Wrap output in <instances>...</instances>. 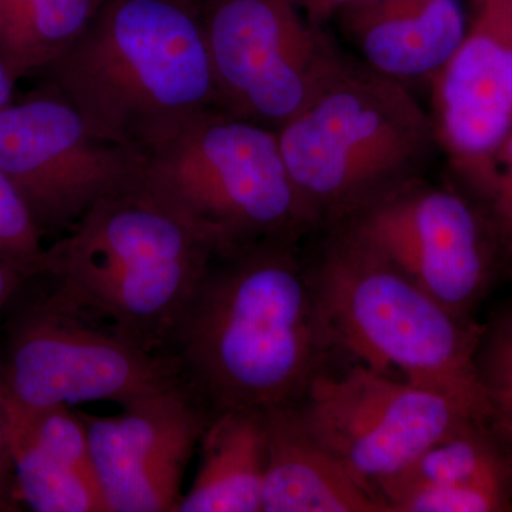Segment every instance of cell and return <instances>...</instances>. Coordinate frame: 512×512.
Here are the masks:
<instances>
[{
    "label": "cell",
    "mask_w": 512,
    "mask_h": 512,
    "mask_svg": "<svg viewBox=\"0 0 512 512\" xmlns=\"http://www.w3.org/2000/svg\"><path fill=\"white\" fill-rule=\"evenodd\" d=\"M200 466L177 512H262L268 421L258 410L214 414L200 440Z\"/></svg>",
    "instance_id": "obj_18"
},
{
    "label": "cell",
    "mask_w": 512,
    "mask_h": 512,
    "mask_svg": "<svg viewBox=\"0 0 512 512\" xmlns=\"http://www.w3.org/2000/svg\"><path fill=\"white\" fill-rule=\"evenodd\" d=\"M333 19L360 62L402 83L433 79L468 30L460 0H357Z\"/></svg>",
    "instance_id": "obj_15"
},
{
    "label": "cell",
    "mask_w": 512,
    "mask_h": 512,
    "mask_svg": "<svg viewBox=\"0 0 512 512\" xmlns=\"http://www.w3.org/2000/svg\"><path fill=\"white\" fill-rule=\"evenodd\" d=\"M18 485H16L15 466L6 436L5 419L0 406V512L20 510Z\"/></svg>",
    "instance_id": "obj_22"
},
{
    "label": "cell",
    "mask_w": 512,
    "mask_h": 512,
    "mask_svg": "<svg viewBox=\"0 0 512 512\" xmlns=\"http://www.w3.org/2000/svg\"><path fill=\"white\" fill-rule=\"evenodd\" d=\"M26 281L28 279L20 274L15 266L0 258V313L18 295L20 289L25 286Z\"/></svg>",
    "instance_id": "obj_25"
},
{
    "label": "cell",
    "mask_w": 512,
    "mask_h": 512,
    "mask_svg": "<svg viewBox=\"0 0 512 512\" xmlns=\"http://www.w3.org/2000/svg\"><path fill=\"white\" fill-rule=\"evenodd\" d=\"M200 2L104 0L83 35L43 72L46 83L101 140L150 156L217 109Z\"/></svg>",
    "instance_id": "obj_2"
},
{
    "label": "cell",
    "mask_w": 512,
    "mask_h": 512,
    "mask_svg": "<svg viewBox=\"0 0 512 512\" xmlns=\"http://www.w3.org/2000/svg\"><path fill=\"white\" fill-rule=\"evenodd\" d=\"M431 80L440 146L480 191L512 130V0H484L463 43Z\"/></svg>",
    "instance_id": "obj_13"
},
{
    "label": "cell",
    "mask_w": 512,
    "mask_h": 512,
    "mask_svg": "<svg viewBox=\"0 0 512 512\" xmlns=\"http://www.w3.org/2000/svg\"><path fill=\"white\" fill-rule=\"evenodd\" d=\"M200 9L217 109L272 130L349 63L299 0H201Z\"/></svg>",
    "instance_id": "obj_8"
},
{
    "label": "cell",
    "mask_w": 512,
    "mask_h": 512,
    "mask_svg": "<svg viewBox=\"0 0 512 512\" xmlns=\"http://www.w3.org/2000/svg\"><path fill=\"white\" fill-rule=\"evenodd\" d=\"M20 503L37 512H107L82 414L53 407L5 419Z\"/></svg>",
    "instance_id": "obj_16"
},
{
    "label": "cell",
    "mask_w": 512,
    "mask_h": 512,
    "mask_svg": "<svg viewBox=\"0 0 512 512\" xmlns=\"http://www.w3.org/2000/svg\"><path fill=\"white\" fill-rule=\"evenodd\" d=\"M104 0H0V62L18 82L74 45Z\"/></svg>",
    "instance_id": "obj_19"
},
{
    "label": "cell",
    "mask_w": 512,
    "mask_h": 512,
    "mask_svg": "<svg viewBox=\"0 0 512 512\" xmlns=\"http://www.w3.org/2000/svg\"><path fill=\"white\" fill-rule=\"evenodd\" d=\"M278 138L315 231L424 177L440 146L433 117L407 84L355 59Z\"/></svg>",
    "instance_id": "obj_5"
},
{
    "label": "cell",
    "mask_w": 512,
    "mask_h": 512,
    "mask_svg": "<svg viewBox=\"0 0 512 512\" xmlns=\"http://www.w3.org/2000/svg\"><path fill=\"white\" fill-rule=\"evenodd\" d=\"M299 241L215 256L165 355L212 416L295 406L336 348Z\"/></svg>",
    "instance_id": "obj_1"
},
{
    "label": "cell",
    "mask_w": 512,
    "mask_h": 512,
    "mask_svg": "<svg viewBox=\"0 0 512 512\" xmlns=\"http://www.w3.org/2000/svg\"><path fill=\"white\" fill-rule=\"evenodd\" d=\"M295 410L313 439L377 493L434 444L487 420L444 394L360 363L319 373Z\"/></svg>",
    "instance_id": "obj_9"
},
{
    "label": "cell",
    "mask_w": 512,
    "mask_h": 512,
    "mask_svg": "<svg viewBox=\"0 0 512 512\" xmlns=\"http://www.w3.org/2000/svg\"><path fill=\"white\" fill-rule=\"evenodd\" d=\"M15 84L16 80L13 79L12 74L6 69L5 64L0 62V107L10 103L15 97Z\"/></svg>",
    "instance_id": "obj_26"
},
{
    "label": "cell",
    "mask_w": 512,
    "mask_h": 512,
    "mask_svg": "<svg viewBox=\"0 0 512 512\" xmlns=\"http://www.w3.org/2000/svg\"><path fill=\"white\" fill-rule=\"evenodd\" d=\"M325 231L306 265L336 348L490 419L477 366L484 325L450 311L346 225Z\"/></svg>",
    "instance_id": "obj_4"
},
{
    "label": "cell",
    "mask_w": 512,
    "mask_h": 512,
    "mask_svg": "<svg viewBox=\"0 0 512 512\" xmlns=\"http://www.w3.org/2000/svg\"><path fill=\"white\" fill-rule=\"evenodd\" d=\"M181 384L170 357L140 348L50 282L16 311L0 357L5 419L80 403L124 407Z\"/></svg>",
    "instance_id": "obj_7"
},
{
    "label": "cell",
    "mask_w": 512,
    "mask_h": 512,
    "mask_svg": "<svg viewBox=\"0 0 512 512\" xmlns=\"http://www.w3.org/2000/svg\"><path fill=\"white\" fill-rule=\"evenodd\" d=\"M302 2H303V0H299V3H301V5H302Z\"/></svg>",
    "instance_id": "obj_28"
},
{
    "label": "cell",
    "mask_w": 512,
    "mask_h": 512,
    "mask_svg": "<svg viewBox=\"0 0 512 512\" xmlns=\"http://www.w3.org/2000/svg\"><path fill=\"white\" fill-rule=\"evenodd\" d=\"M218 254L217 242L143 173L46 247L35 278L140 348L165 355Z\"/></svg>",
    "instance_id": "obj_3"
},
{
    "label": "cell",
    "mask_w": 512,
    "mask_h": 512,
    "mask_svg": "<svg viewBox=\"0 0 512 512\" xmlns=\"http://www.w3.org/2000/svg\"><path fill=\"white\" fill-rule=\"evenodd\" d=\"M355 2L357 0H303L302 8L312 23L325 28L326 23L335 18L340 9Z\"/></svg>",
    "instance_id": "obj_24"
},
{
    "label": "cell",
    "mask_w": 512,
    "mask_h": 512,
    "mask_svg": "<svg viewBox=\"0 0 512 512\" xmlns=\"http://www.w3.org/2000/svg\"><path fill=\"white\" fill-rule=\"evenodd\" d=\"M487 212L500 239L505 264L512 266V200L490 208Z\"/></svg>",
    "instance_id": "obj_23"
},
{
    "label": "cell",
    "mask_w": 512,
    "mask_h": 512,
    "mask_svg": "<svg viewBox=\"0 0 512 512\" xmlns=\"http://www.w3.org/2000/svg\"><path fill=\"white\" fill-rule=\"evenodd\" d=\"M144 180L204 229L222 252L315 231L278 131L211 109L146 157Z\"/></svg>",
    "instance_id": "obj_6"
},
{
    "label": "cell",
    "mask_w": 512,
    "mask_h": 512,
    "mask_svg": "<svg viewBox=\"0 0 512 512\" xmlns=\"http://www.w3.org/2000/svg\"><path fill=\"white\" fill-rule=\"evenodd\" d=\"M266 413L262 512H390L383 498L303 427L295 406Z\"/></svg>",
    "instance_id": "obj_17"
},
{
    "label": "cell",
    "mask_w": 512,
    "mask_h": 512,
    "mask_svg": "<svg viewBox=\"0 0 512 512\" xmlns=\"http://www.w3.org/2000/svg\"><path fill=\"white\" fill-rule=\"evenodd\" d=\"M390 512H512V453L490 419L434 444L379 487Z\"/></svg>",
    "instance_id": "obj_14"
},
{
    "label": "cell",
    "mask_w": 512,
    "mask_h": 512,
    "mask_svg": "<svg viewBox=\"0 0 512 512\" xmlns=\"http://www.w3.org/2000/svg\"><path fill=\"white\" fill-rule=\"evenodd\" d=\"M146 157L90 130L49 83L0 107V170L46 235L66 234L101 198L134 183Z\"/></svg>",
    "instance_id": "obj_10"
},
{
    "label": "cell",
    "mask_w": 512,
    "mask_h": 512,
    "mask_svg": "<svg viewBox=\"0 0 512 512\" xmlns=\"http://www.w3.org/2000/svg\"><path fill=\"white\" fill-rule=\"evenodd\" d=\"M82 417L107 512L177 511L185 470L212 417L187 384L117 416Z\"/></svg>",
    "instance_id": "obj_12"
},
{
    "label": "cell",
    "mask_w": 512,
    "mask_h": 512,
    "mask_svg": "<svg viewBox=\"0 0 512 512\" xmlns=\"http://www.w3.org/2000/svg\"><path fill=\"white\" fill-rule=\"evenodd\" d=\"M43 238L28 204L0 170V258L26 279L35 278L46 249Z\"/></svg>",
    "instance_id": "obj_21"
},
{
    "label": "cell",
    "mask_w": 512,
    "mask_h": 512,
    "mask_svg": "<svg viewBox=\"0 0 512 512\" xmlns=\"http://www.w3.org/2000/svg\"><path fill=\"white\" fill-rule=\"evenodd\" d=\"M183 2H200V0H183Z\"/></svg>",
    "instance_id": "obj_27"
},
{
    "label": "cell",
    "mask_w": 512,
    "mask_h": 512,
    "mask_svg": "<svg viewBox=\"0 0 512 512\" xmlns=\"http://www.w3.org/2000/svg\"><path fill=\"white\" fill-rule=\"evenodd\" d=\"M477 366L491 404L490 421L512 453V306L484 325Z\"/></svg>",
    "instance_id": "obj_20"
},
{
    "label": "cell",
    "mask_w": 512,
    "mask_h": 512,
    "mask_svg": "<svg viewBox=\"0 0 512 512\" xmlns=\"http://www.w3.org/2000/svg\"><path fill=\"white\" fill-rule=\"evenodd\" d=\"M339 225L352 229L463 318H471L507 265L487 210L424 177L389 192Z\"/></svg>",
    "instance_id": "obj_11"
}]
</instances>
